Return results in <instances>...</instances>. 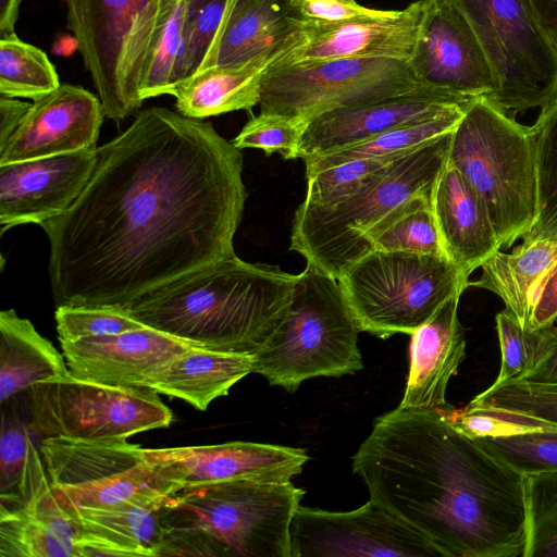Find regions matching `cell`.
Listing matches in <instances>:
<instances>
[{
  "mask_svg": "<svg viewBox=\"0 0 557 557\" xmlns=\"http://www.w3.org/2000/svg\"><path fill=\"white\" fill-rule=\"evenodd\" d=\"M247 190L243 154L211 123L166 108L137 114L97 147L75 202L42 222L58 306L126 308L236 256Z\"/></svg>",
  "mask_w": 557,
  "mask_h": 557,
  "instance_id": "cell-1",
  "label": "cell"
},
{
  "mask_svg": "<svg viewBox=\"0 0 557 557\" xmlns=\"http://www.w3.org/2000/svg\"><path fill=\"white\" fill-rule=\"evenodd\" d=\"M352 470L370 499L444 557H524V475L438 411L398 406L377 417Z\"/></svg>",
  "mask_w": 557,
  "mask_h": 557,
  "instance_id": "cell-2",
  "label": "cell"
},
{
  "mask_svg": "<svg viewBox=\"0 0 557 557\" xmlns=\"http://www.w3.org/2000/svg\"><path fill=\"white\" fill-rule=\"evenodd\" d=\"M295 281L278 265L234 256L156 288L124 310L180 339L253 356L283 323Z\"/></svg>",
  "mask_w": 557,
  "mask_h": 557,
  "instance_id": "cell-3",
  "label": "cell"
},
{
  "mask_svg": "<svg viewBox=\"0 0 557 557\" xmlns=\"http://www.w3.org/2000/svg\"><path fill=\"white\" fill-rule=\"evenodd\" d=\"M451 133L393 160L366 187L330 206L302 201L296 209L290 249L338 280L367 255L363 234L416 195L430 193L447 162Z\"/></svg>",
  "mask_w": 557,
  "mask_h": 557,
  "instance_id": "cell-4",
  "label": "cell"
},
{
  "mask_svg": "<svg viewBox=\"0 0 557 557\" xmlns=\"http://www.w3.org/2000/svg\"><path fill=\"white\" fill-rule=\"evenodd\" d=\"M447 162L483 200L502 247H510L536 216L531 127L486 98L471 100L451 133Z\"/></svg>",
  "mask_w": 557,
  "mask_h": 557,
  "instance_id": "cell-5",
  "label": "cell"
},
{
  "mask_svg": "<svg viewBox=\"0 0 557 557\" xmlns=\"http://www.w3.org/2000/svg\"><path fill=\"white\" fill-rule=\"evenodd\" d=\"M359 332L338 281L307 262L283 323L252 356V373L292 393L312 377L355 374L363 368Z\"/></svg>",
  "mask_w": 557,
  "mask_h": 557,
  "instance_id": "cell-6",
  "label": "cell"
},
{
  "mask_svg": "<svg viewBox=\"0 0 557 557\" xmlns=\"http://www.w3.org/2000/svg\"><path fill=\"white\" fill-rule=\"evenodd\" d=\"M337 281L360 331L381 338L411 335L470 282L447 257L383 250L369 251Z\"/></svg>",
  "mask_w": 557,
  "mask_h": 557,
  "instance_id": "cell-7",
  "label": "cell"
},
{
  "mask_svg": "<svg viewBox=\"0 0 557 557\" xmlns=\"http://www.w3.org/2000/svg\"><path fill=\"white\" fill-rule=\"evenodd\" d=\"M67 27L102 103L120 122L135 112L144 65L170 0H65Z\"/></svg>",
  "mask_w": 557,
  "mask_h": 557,
  "instance_id": "cell-8",
  "label": "cell"
},
{
  "mask_svg": "<svg viewBox=\"0 0 557 557\" xmlns=\"http://www.w3.org/2000/svg\"><path fill=\"white\" fill-rule=\"evenodd\" d=\"M304 495L292 481L242 480L182 491L172 508L218 555L293 557L292 523Z\"/></svg>",
  "mask_w": 557,
  "mask_h": 557,
  "instance_id": "cell-9",
  "label": "cell"
},
{
  "mask_svg": "<svg viewBox=\"0 0 557 557\" xmlns=\"http://www.w3.org/2000/svg\"><path fill=\"white\" fill-rule=\"evenodd\" d=\"M422 91L437 90L422 85L406 60L281 59L262 79L259 106L262 113L278 114L305 125L334 109Z\"/></svg>",
  "mask_w": 557,
  "mask_h": 557,
  "instance_id": "cell-10",
  "label": "cell"
},
{
  "mask_svg": "<svg viewBox=\"0 0 557 557\" xmlns=\"http://www.w3.org/2000/svg\"><path fill=\"white\" fill-rule=\"evenodd\" d=\"M490 63L497 91L490 100L510 116L557 101V44L528 0H451Z\"/></svg>",
  "mask_w": 557,
  "mask_h": 557,
  "instance_id": "cell-11",
  "label": "cell"
},
{
  "mask_svg": "<svg viewBox=\"0 0 557 557\" xmlns=\"http://www.w3.org/2000/svg\"><path fill=\"white\" fill-rule=\"evenodd\" d=\"M39 450L64 511L181 492L149 460L145 448L127 438L46 437Z\"/></svg>",
  "mask_w": 557,
  "mask_h": 557,
  "instance_id": "cell-12",
  "label": "cell"
},
{
  "mask_svg": "<svg viewBox=\"0 0 557 557\" xmlns=\"http://www.w3.org/2000/svg\"><path fill=\"white\" fill-rule=\"evenodd\" d=\"M30 426L42 438H128L168 428L173 413L159 394L141 386H114L72 375L28 388Z\"/></svg>",
  "mask_w": 557,
  "mask_h": 557,
  "instance_id": "cell-13",
  "label": "cell"
},
{
  "mask_svg": "<svg viewBox=\"0 0 557 557\" xmlns=\"http://www.w3.org/2000/svg\"><path fill=\"white\" fill-rule=\"evenodd\" d=\"M290 537L293 557H444L430 540L372 499L349 511L300 505Z\"/></svg>",
  "mask_w": 557,
  "mask_h": 557,
  "instance_id": "cell-14",
  "label": "cell"
},
{
  "mask_svg": "<svg viewBox=\"0 0 557 557\" xmlns=\"http://www.w3.org/2000/svg\"><path fill=\"white\" fill-rule=\"evenodd\" d=\"M408 63L422 85L462 100H491L497 91L481 45L451 0H422L418 35Z\"/></svg>",
  "mask_w": 557,
  "mask_h": 557,
  "instance_id": "cell-15",
  "label": "cell"
},
{
  "mask_svg": "<svg viewBox=\"0 0 557 557\" xmlns=\"http://www.w3.org/2000/svg\"><path fill=\"white\" fill-rule=\"evenodd\" d=\"M145 453L181 492L242 480L288 482L309 459L301 448L243 441L145 448Z\"/></svg>",
  "mask_w": 557,
  "mask_h": 557,
  "instance_id": "cell-16",
  "label": "cell"
},
{
  "mask_svg": "<svg viewBox=\"0 0 557 557\" xmlns=\"http://www.w3.org/2000/svg\"><path fill=\"white\" fill-rule=\"evenodd\" d=\"M97 162V147L0 164L1 234L64 213L83 193Z\"/></svg>",
  "mask_w": 557,
  "mask_h": 557,
  "instance_id": "cell-17",
  "label": "cell"
},
{
  "mask_svg": "<svg viewBox=\"0 0 557 557\" xmlns=\"http://www.w3.org/2000/svg\"><path fill=\"white\" fill-rule=\"evenodd\" d=\"M77 530L61 506L32 443L15 493L0 495L1 557H79Z\"/></svg>",
  "mask_w": 557,
  "mask_h": 557,
  "instance_id": "cell-18",
  "label": "cell"
},
{
  "mask_svg": "<svg viewBox=\"0 0 557 557\" xmlns=\"http://www.w3.org/2000/svg\"><path fill=\"white\" fill-rule=\"evenodd\" d=\"M104 116L99 97L81 86L61 84L30 104L0 148V164L95 148Z\"/></svg>",
  "mask_w": 557,
  "mask_h": 557,
  "instance_id": "cell-19",
  "label": "cell"
},
{
  "mask_svg": "<svg viewBox=\"0 0 557 557\" xmlns=\"http://www.w3.org/2000/svg\"><path fill=\"white\" fill-rule=\"evenodd\" d=\"M469 102L443 92L422 91L334 109L305 124L297 159L336 151L387 131L426 121Z\"/></svg>",
  "mask_w": 557,
  "mask_h": 557,
  "instance_id": "cell-20",
  "label": "cell"
},
{
  "mask_svg": "<svg viewBox=\"0 0 557 557\" xmlns=\"http://www.w3.org/2000/svg\"><path fill=\"white\" fill-rule=\"evenodd\" d=\"M173 496L65 511L77 530L79 557L164 556L175 529Z\"/></svg>",
  "mask_w": 557,
  "mask_h": 557,
  "instance_id": "cell-21",
  "label": "cell"
},
{
  "mask_svg": "<svg viewBox=\"0 0 557 557\" xmlns=\"http://www.w3.org/2000/svg\"><path fill=\"white\" fill-rule=\"evenodd\" d=\"M422 0L403 10L382 11L343 22L307 20L306 41L282 59L288 62L335 58H389L408 61L413 51Z\"/></svg>",
  "mask_w": 557,
  "mask_h": 557,
  "instance_id": "cell-22",
  "label": "cell"
},
{
  "mask_svg": "<svg viewBox=\"0 0 557 557\" xmlns=\"http://www.w3.org/2000/svg\"><path fill=\"white\" fill-rule=\"evenodd\" d=\"M60 344L72 376L114 386H137L174 357L201 346L149 326Z\"/></svg>",
  "mask_w": 557,
  "mask_h": 557,
  "instance_id": "cell-23",
  "label": "cell"
},
{
  "mask_svg": "<svg viewBox=\"0 0 557 557\" xmlns=\"http://www.w3.org/2000/svg\"><path fill=\"white\" fill-rule=\"evenodd\" d=\"M306 39L307 20L299 14L296 0H232L198 71L289 51Z\"/></svg>",
  "mask_w": 557,
  "mask_h": 557,
  "instance_id": "cell-24",
  "label": "cell"
},
{
  "mask_svg": "<svg viewBox=\"0 0 557 557\" xmlns=\"http://www.w3.org/2000/svg\"><path fill=\"white\" fill-rule=\"evenodd\" d=\"M462 294L448 298L411 334L409 375L399 407L444 410L446 391L466 358V332L458 317Z\"/></svg>",
  "mask_w": 557,
  "mask_h": 557,
  "instance_id": "cell-25",
  "label": "cell"
},
{
  "mask_svg": "<svg viewBox=\"0 0 557 557\" xmlns=\"http://www.w3.org/2000/svg\"><path fill=\"white\" fill-rule=\"evenodd\" d=\"M432 208L447 258L467 276L500 250L483 200L448 162L434 185Z\"/></svg>",
  "mask_w": 557,
  "mask_h": 557,
  "instance_id": "cell-26",
  "label": "cell"
},
{
  "mask_svg": "<svg viewBox=\"0 0 557 557\" xmlns=\"http://www.w3.org/2000/svg\"><path fill=\"white\" fill-rule=\"evenodd\" d=\"M251 355L195 346L143 377L137 386L180 398L205 411L218 397L252 373Z\"/></svg>",
  "mask_w": 557,
  "mask_h": 557,
  "instance_id": "cell-27",
  "label": "cell"
},
{
  "mask_svg": "<svg viewBox=\"0 0 557 557\" xmlns=\"http://www.w3.org/2000/svg\"><path fill=\"white\" fill-rule=\"evenodd\" d=\"M289 51L273 52L245 63L212 66L196 72L171 94L176 99L178 113L202 120L252 109L260 102L261 84L269 67Z\"/></svg>",
  "mask_w": 557,
  "mask_h": 557,
  "instance_id": "cell-28",
  "label": "cell"
},
{
  "mask_svg": "<svg viewBox=\"0 0 557 557\" xmlns=\"http://www.w3.org/2000/svg\"><path fill=\"white\" fill-rule=\"evenodd\" d=\"M63 356L13 309L0 312V399L34 385L70 376Z\"/></svg>",
  "mask_w": 557,
  "mask_h": 557,
  "instance_id": "cell-29",
  "label": "cell"
},
{
  "mask_svg": "<svg viewBox=\"0 0 557 557\" xmlns=\"http://www.w3.org/2000/svg\"><path fill=\"white\" fill-rule=\"evenodd\" d=\"M557 264V239H541L496 251L482 265L479 278L469 287L497 295L518 321L528 329L533 294L545 275Z\"/></svg>",
  "mask_w": 557,
  "mask_h": 557,
  "instance_id": "cell-30",
  "label": "cell"
},
{
  "mask_svg": "<svg viewBox=\"0 0 557 557\" xmlns=\"http://www.w3.org/2000/svg\"><path fill=\"white\" fill-rule=\"evenodd\" d=\"M432 191L413 196L370 227L362 236L367 253L383 250L447 257L432 208Z\"/></svg>",
  "mask_w": 557,
  "mask_h": 557,
  "instance_id": "cell-31",
  "label": "cell"
},
{
  "mask_svg": "<svg viewBox=\"0 0 557 557\" xmlns=\"http://www.w3.org/2000/svg\"><path fill=\"white\" fill-rule=\"evenodd\" d=\"M467 104L458 106L426 121L387 131L336 151L306 158L304 159L306 174L355 160H387L397 158L426 141L453 132L461 119Z\"/></svg>",
  "mask_w": 557,
  "mask_h": 557,
  "instance_id": "cell-32",
  "label": "cell"
},
{
  "mask_svg": "<svg viewBox=\"0 0 557 557\" xmlns=\"http://www.w3.org/2000/svg\"><path fill=\"white\" fill-rule=\"evenodd\" d=\"M185 4L186 0H170L144 65L139 88L143 101L171 95L191 75L184 35Z\"/></svg>",
  "mask_w": 557,
  "mask_h": 557,
  "instance_id": "cell-33",
  "label": "cell"
},
{
  "mask_svg": "<svg viewBox=\"0 0 557 557\" xmlns=\"http://www.w3.org/2000/svg\"><path fill=\"white\" fill-rule=\"evenodd\" d=\"M536 170V216L524 244L557 239V101L541 110L531 126Z\"/></svg>",
  "mask_w": 557,
  "mask_h": 557,
  "instance_id": "cell-34",
  "label": "cell"
},
{
  "mask_svg": "<svg viewBox=\"0 0 557 557\" xmlns=\"http://www.w3.org/2000/svg\"><path fill=\"white\" fill-rule=\"evenodd\" d=\"M466 408L532 426H557V385L493 383Z\"/></svg>",
  "mask_w": 557,
  "mask_h": 557,
  "instance_id": "cell-35",
  "label": "cell"
},
{
  "mask_svg": "<svg viewBox=\"0 0 557 557\" xmlns=\"http://www.w3.org/2000/svg\"><path fill=\"white\" fill-rule=\"evenodd\" d=\"M54 65L39 48L16 34L0 38V94L38 100L60 87Z\"/></svg>",
  "mask_w": 557,
  "mask_h": 557,
  "instance_id": "cell-36",
  "label": "cell"
},
{
  "mask_svg": "<svg viewBox=\"0 0 557 557\" xmlns=\"http://www.w3.org/2000/svg\"><path fill=\"white\" fill-rule=\"evenodd\" d=\"M528 543L524 557H557V471L524 475Z\"/></svg>",
  "mask_w": 557,
  "mask_h": 557,
  "instance_id": "cell-37",
  "label": "cell"
},
{
  "mask_svg": "<svg viewBox=\"0 0 557 557\" xmlns=\"http://www.w3.org/2000/svg\"><path fill=\"white\" fill-rule=\"evenodd\" d=\"M478 441L523 475L557 471V426L530 429Z\"/></svg>",
  "mask_w": 557,
  "mask_h": 557,
  "instance_id": "cell-38",
  "label": "cell"
},
{
  "mask_svg": "<svg viewBox=\"0 0 557 557\" xmlns=\"http://www.w3.org/2000/svg\"><path fill=\"white\" fill-rule=\"evenodd\" d=\"M395 159L355 160L306 174L304 201L314 206L337 203L366 187Z\"/></svg>",
  "mask_w": 557,
  "mask_h": 557,
  "instance_id": "cell-39",
  "label": "cell"
},
{
  "mask_svg": "<svg viewBox=\"0 0 557 557\" xmlns=\"http://www.w3.org/2000/svg\"><path fill=\"white\" fill-rule=\"evenodd\" d=\"M55 324L59 341H77L144 327L124 309L107 306H58Z\"/></svg>",
  "mask_w": 557,
  "mask_h": 557,
  "instance_id": "cell-40",
  "label": "cell"
},
{
  "mask_svg": "<svg viewBox=\"0 0 557 557\" xmlns=\"http://www.w3.org/2000/svg\"><path fill=\"white\" fill-rule=\"evenodd\" d=\"M500 346V370L494 383L521 381L531 371L539 347V331L525 329L506 308L495 318Z\"/></svg>",
  "mask_w": 557,
  "mask_h": 557,
  "instance_id": "cell-41",
  "label": "cell"
},
{
  "mask_svg": "<svg viewBox=\"0 0 557 557\" xmlns=\"http://www.w3.org/2000/svg\"><path fill=\"white\" fill-rule=\"evenodd\" d=\"M304 127L288 117L260 112L245 124L232 143L240 150L257 148L267 156L278 153L285 160L297 159Z\"/></svg>",
  "mask_w": 557,
  "mask_h": 557,
  "instance_id": "cell-42",
  "label": "cell"
},
{
  "mask_svg": "<svg viewBox=\"0 0 557 557\" xmlns=\"http://www.w3.org/2000/svg\"><path fill=\"white\" fill-rule=\"evenodd\" d=\"M231 1L232 0H186L184 35L191 75H194L203 63L223 23Z\"/></svg>",
  "mask_w": 557,
  "mask_h": 557,
  "instance_id": "cell-43",
  "label": "cell"
},
{
  "mask_svg": "<svg viewBox=\"0 0 557 557\" xmlns=\"http://www.w3.org/2000/svg\"><path fill=\"white\" fill-rule=\"evenodd\" d=\"M33 441L20 421L2 416L0 495L15 493L26 471Z\"/></svg>",
  "mask_w": 557,
  "mask_h": 557,
  "instance_id": "cell-44",
  "label": "cell"
},
{
  "mask_svg": "<svg viewBox=\"0 0 557 557\" xmlns=\"http://www.w3.org/2000/svg\"><path fill=\"white\" fill-rule=\"evenodd\" d=\"M438 412L457 431L475 440L544 428L521 424L494 414L470 410L466 407L456 409L450 406Z\"/></svg>",
  "mask_w": 557,
  "mask_h": 557,
  "instance_id": "cell-45",
  "label": "cell"
},
{
  "mask_svg": "<svg viewBox=\"0 0 557 557\" xmlns=\"http://www.w3.org/2000/svg\"><path fill=\"white\" fill-rule=\"evenodd\" d=\"M296 5L304 18L329 23L372 15L379 11L362 7L355 0H296Z\"/></svg>",
  "mask_w": 557,
  "mask_h": 557,
  "instance_id": "cell-46",
  "label": "cell"
},
{
  "mask_svg": "<svg viewBox=\"0 0 557 557\" xmlns=\"http://www.w3.org/2000/svg\"><path fill=\"white\" fill-rule=\"evenodd\" d=\"M557 321V264L537 285L531 302L528 330L537 331Z\"/></svg>",
  "mask_w": 557,
  "mask_h": 557,
  "instance_id": "cell-47",
  "label": "cell"
},
{
  "mask_svg": "<svg viewBox=\"0 0 557 557\" xmlns=\"http://www.w3.org/2000/svg\"><path fill=\"white\" fill-rule=\"evenodd\" d=\"M539 347L534 364L521 380L541 385H557V325L537 330Z\"/></svg>",
  "mask_w": 557,
  "mask_h": 557,
  "instance_id": "cell-48",
  "label": "cell"
},
{
  "mask_svg": "<svg viewBox=\"0 0 557 557\" xmlns=\"http://www.w3.org/2000/svg\"><path fill=\"white\" fill-rule=\"evenodd\" d=\"M32 103L17 98L0 97V148H2L16 131Z\"/></svg>",
  "mask_w": 557,
  "mask_h": 557,
  "instance_id": "cell-49",
  "label": "cell"
},
{
  "mask_svg": "<svg viewBox=\"0 0 557 557\" xmlns=\"http://www.w3.org/2000/svg\"><path fill=\"white\" fill-rule=\"evenodd\" d=\"M539 20L557 44V0H528Z\"/></svg>",
  "mask_w": 557,
  "mask_h": 557,
  "instance_id": "cell-50",
  "label": "cell"
},
{
  "mask_svg": "<svg viewBox=\"0 0 557 557\" xmlns=\"http://www.w3.org/2000/svg\"><path fill=\"white\" fill-rule=\"evenodd\" d=\"M22 0H0V38L15 34Z\"/></svg>",
  "mask_w": 557,
  "mask_h": 557,
  "instance_id": "cell-51",
  "label": "cell"
},
{
  "mask_svg": "<svg viewBox=\"0 0 557 557\" xmlns=\"http://www.w3.org/2000/svg\"><path fill=\"white\" fill-rule=\"evenodd\" d=\"M556 323H557V321H556Z\"/></svg>",
  "mask_w": 557,
  "mask_h": 557,
  "instance_id": "cell-52",
  "label": "cell"
}]
</instances>
